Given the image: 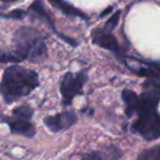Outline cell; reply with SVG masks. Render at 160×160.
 <instances>
[{
    "mask_svg": "<svg viewBox=\"0 0 160 160\" xmlns=\"http://www.w3.org/2000/svg\"><path fill=\"white\" fill-rule=\"evenodd\" d=\"M92 42L93 44L100 46L101 48L108 49V51L118 53L120 52V45H118L116 38L111 34V31L107 29H97L92 32Z\"/></svg>",
    "mask_w": 160,
    "mask_h": 160,
    "instance_id": "ba28073f",
    "label": "cell"
},
{
    "mask_svg": "<svg viewBox=\"0 0 160 160\" xmlns=\"http://www.w3.org/2000/svg\"><path fill=\"white\" fill-rule=\"evenodd\" d=\"M138 118L133 124V131L146 140L160 138V116L156 110H145L138 112Z\"/></svg>",
    "mask_w": 160,
    "mask_h": 160,
    "instance_id": "5b68a950",
    "label": "cell"
},
{
    "mask_svg": "<svg viewBox=\"0 0 160 160\" xmlns=\"http://www.w3.org/2000/svg\"><path fill=\"white\" fill-rule=\"evenodd\" d=\"M120 14H121L120 11L115 12V13H114L113 16H112L111 18L108 20V22L105 23V28H104V29L109 30V31H112V30H113L114 28L118 25V20H120Z\"/></svg>",
    "mask_w": 160,
    "mask_h": 160,
    "instance_id": "9a60e30c",
    "label": "cell"
},
{
    "mask_svg": "<svg viewBox=\"0 0 160 160\" xmlns=\"http://www.w3.org/2000/svg\"><path fill=\"white\" fill-rule=\"evenodd\" d=\"M122 98L126 104V114L131 118L135 112V108L138 102V96L132 90H124L122 92Z\"/></svg>",
    "mask_w": 160,
    "mask_h": 160,
    "instance_id": "8fae6325",
    "label": "cell"
},
{
    "mask_svg": "<svg viewBox=\"0 0 160 160\" xmlns=\"http://www.w3.org/2000/svg\"><path fill=\"white\" fill-rule=\"evenodd\" d=\"M77 115L72 111H64L55 115L46 116L44 118V124L51 132L58 133V132L71 127L77 123Z\"/></svg>",
    "mask_w": 160,
    "mask_h": 160,
    "instance_id": "8992f818",
    "label": "cell"
},
{
    "mask_svg": "<svg viewBox=\"0 0 160 160\" xmlns=\"http://www.w3.org/2000/svg\"><path fill=\"white\" fill-rule=\"evenodd\" d=\"M3 2H14V1H18V0H1Z\"/></svg>",
    "mask_w": 160,
    "mask_h": 160,
    "instance_id": "ac0fdd59",
    "label": "cell"
},
{
    "mask_svg": "<svg viewBox=\"0 0 160 160\" xmlns=\"http://www.w3.org/2000/svg\"><path fill=\"white\" fill-rule=\"evenodd\" d=\"M48 2L52 6L58 9L59 11H62L64 14L68 17H78V18H81L83 20H88V17L85 13H82L81 11L75 8L73 6H71L70 3H68L65 0H48Z\"/></svg>",
    "mask_w": 160,
    "mask_h": 160,
    "instance_id": "30bf717a",
    "label": "cell"
},
{
    "mask_svg": "<svg viewBox=\"0 0 160 160\" xmlns=\"http://www.w3.org/2000/svg\"><path fill=\"white\" fill-rule=\"evenodd\" d=\"M88 80L87 70H81L78 72H66L60 81V93L62 98V104L68 107L71 104L73 98L82 93L85 83Z\"/></svg>",
    "mask_w": 160,
    "mask_h": 160,
    "instance_id": "277c9868",
    "label": "cell"
},
{
    "mask_svg": "<svg viewBox=\"0 0 160 160\" xmlns=\"http://www.w3.org/2000/svg\"><path fill=\"white\" fill-rule=\"evenodd\" d=\"M77 160H104V158L102 153L99 151H90V152L77 156Z\"/></svg>",
    "mask_w": 160,
    "mask_h": 160,
    "instance_id": "5bb4252c",
    "label": "cell"
},
{
    "mask_svg": "<svg viewBox=\"0 0 160 160\" xmlns=\"http://www.w3.org/2000/svg\"><path fill=\"white\" fill-rule=\"evenodd\" d=\"M137 160H160V145L142 151Z\"/></svg>",
    "mask_w": 160,
    "mask_h": 160,
    "instance_id": "7c38bea8",
    "label": "cell"
},
{
    "mask_svg": "<svg viewBox=\"0 0 160 160\" xmlns=\"http://www.w3.org/2000/svg\"><path fill=\"white\" fill-rule=\"evenodd\" d=\"M29 12H30V14H31L32 18L38 19V20H41L42 22L46 23V24L48 25V27L51 28V29L53 30V31L55 32V33L57 34L59 38H62L66 43L72 45V46H77V42H76L75 40H72V38H67V36H64L62 34L58 33V32L56 31L55 25H54V22L52 21L51 17H49V14L47 13V11L45 10L44 6H43V3L41 2L40 0H36V1H34V2L30 6Z\"/></svg>",
    "mask_w": 160,
    "mask_h": 160,
    "instance_id": "52a82bcc",
    "label": "cell"
},
{
    "mask_svg": "<svg viewBox=\"0 0 160 160\" xmlns=\"http://www.w3.org/2000/svg\"><path fill=\"white\" fill-rule=\"evenodd\" d=\"M111 10H112V7H110L108 10H105V11H103V12H102V14H101V17H103V16H105V14H107V13H109V12L111 11Z\"/></svg>",
    "mask_w": 160,
    "mask_h": 160,
    "instance_id": "e0dca14e",
    "label": "cell"
},
{
    "mask_svg": "<svg viewBox=\"0 0 160 160\" xmlns=\"http://www.w3.org/2000/svg\"><path fill=\"white\" fill-rule=\"evenodd\" d=\"M20 62H22V59L14 52L0 51V62H2V64H17Z\"/></svg>",
    "mask_w": 160,
    "mask_h": 160,
    "instance_id": "4fadbf2b",
    "label": "cell"
},
{
    "mask_svg": "<svg viewBox=\"0 0 160 160\" xmlns=\"http://www.w3.org/2000/svg\"><path fill=\"white\" fill-rule=\"evenodd\" d=\"M14 53L22 60L42 62L47 57L45 38L33 28H20L13 36Z\"/></svg>",
    "mask_w": 160,
    "mask_h": 160,
    "instance_id": "7a4b0ae2",
    "label": "cell"
},
{
    "mask_svg": "<svg viewBox=\"0 0 160 160\" xmlns=\"http://www.w3.org/2000/svg\"><path fill=\"white\" fill-rule=\"evenodd\" d=\"M33 113V109L30 105L23 104L13 110L12 116H2L0 121L7 123L11 133L32 138L35 135V126L31 122Z\"/></svg>",
    "mask_w": 160,
    "mask_h": 160,
    "instance_id": "3957f363",
    "label": "cell"
},
{
    "mask_svg": "<svg viewBox=\"0 0 160 160\" xmlns=\"http://www.w3.org/2000/svg\"><path fill=\"white\" fill-rule=\"evenodd\" d=\"M135 62H137V65L133 64V62H128V60L126 62V64L132 70L137 72V75L145 76V77L148 78H156V79L160 78V64H158V62H140V60H135Z\"/></svg>",
    "mask_w": 160,
    "mask_h": 160,
    "instance_id": "9c48e42d",
    "label": "cell"
},
{
    "mask_svg": "<svg viewBox=\"0 0 160 160\" xmlns=\"http://www.w3.org/2000/svg\"><path fill=\"white\" fill-rule=\"evenodd\" d=\"M25 16V12L23 10H13V11L9 12V13H6V14H2L3 18H7V19H14V20H21L23 19Z\"/></svg>",
    "mask_w": 160,
    "mask_h": 160,
    "instance_id": "2e32d148",
    "label": "cell"
},
{
    "mask_svg": "<svg viewBox=\"0 0 160 160\" xmlns=\"http://www.w3.org/2000/svg\"><path fill=\"white\" fill-rule=\"evenodd\" d=\"M40 85L35 70L12 65L5 70L0 83V93L6 103L10 104L27 97Z\"/></svg>",
    "mask_w": 160,
    "mask_h": 160,
    "instance_id": "6da1fadb",
    "label": "cell"
}]
</instances>
